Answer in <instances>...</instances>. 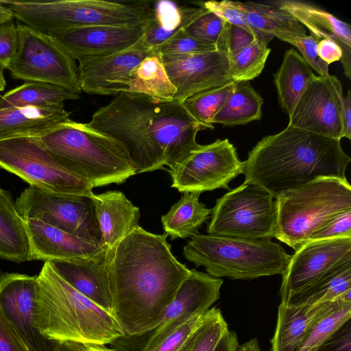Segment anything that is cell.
I'll return each instance as SVG.
<instances>
[{"instance_id": "47", "label": "cell", "mask_w": 351, "mask_h": 351, "mask_svg": "<svg viewBox=\"0 0 351 351\" xmlns=\"http://www.w3.org/2000/svg\"><path fill=\"white\" fill-rule=\"evenodd\" d=\"M205 314L206 312L191 317L165 338L153 351H178L201 324Z\"/></svg>"}, {"instance_id": "31", "label": "cell", "mask_w": 351, "mask_h": 351, "mask_svg": "<svg viewBox=\"0 0 351 351\" xmlns=\"http://www.w3.org/2000/svg\"><path fill=\"white\" fill-rule=\"evenodd\" d=\"M341 299H351V262L334 269L281 302L291 306H302Z\"/></svg>"}, {"instance_id": "40", "label": "cell", "mask_w": 351, "mask_h": 351, "mask_svg": "<svg viewBox=\"0 0 351 351\" xmlns=\"http://www.w3.org/2000/svg\"><path fill=\"white\" fill-rule=\"evenodd\" d=\"M226 26V22L206 10L184 29L189 36L225 51Z\"/></svg>"}, {"instance_id": "19", "label": "cell", "mask_w": 351, "mask_h": 351, "mask_svg": "<svg viewBox=\"0 0 351 351\" xmlns=\"http://www.w3.org/2000/svg\"><path fill=\"white\" fill-rule=\"evenodd\" d=\"M153 52L145 47L141 38L133 46L121 51L78 60L82 91L102 95L125 93L135 69Z\"/></svg>"}, {"instance_id": "57", "label": "cell", "mask_w": 351, "mask_h": 351, "mask_svg": "<svg viewBox=\"0 0 351 351\" xmlns=\"http://www.w3.org/2000/svg\"><path fill=\"white\" fill-rule=\"evenodd\" d=\"M9 325V324H8ZM11 328V327H10ZM13 330V329H12ZM14 333L16 334V336L18 339V343L19 347V351H28L27 348L25 347V344L23 343L21 338L18 336V335L16 333V332L14 330Z\"/></svg>"}, {"instance_id": "5", "label": "cell", "mask_w": 351, "mask_h": 351, "mask_svg": "<svg viewBox=\"0 0 351 351\" xmlns=\"http://www.w3.org/2000/svg\"><path fill=\"white\" fill-rule=\"evenodd\" d=\"M39 138L93 188L121 184L136 174L125 146L88 123L69 119Z\"/></svg>"}, {"instance_id": "54", "label": "cell", "mask_w": 351, "mask_h": 351, "mask_svg": "<svg viewBox=\"0 0 351 351\" xmlns=\"http://www.w3.org/2000/svg\"><path fill=\"white\" fill-rule=\"evenodd\" d=\"M13 19L12 11L0 1V23L13 20Z\"/></svg>"}, {"instance_id": "15", "label": "cell", "mask_w": 351, "mask_h": 351, "mask_svg": "<svg viewBox=\"0 0 351 351\" xmlns=\"http://www.w3.org/2000/svg\"><path fill=\"white\" fill-rule=\"evenodd\" d=\"M37 276L0 273V312L28 351H58L60 343L43 337L34 326Z\"/></svg>"}, {"instance_id": "35", "label": "cell", "mask_w": 351, "mask_h": 351, "mask_svg": "<svg viewBox=\"0 0 351 351\" xmlns=\"http://www.w3.org/2000/svg\"><path fill=\"white\" fill-rule=\"evenodd\" d=\"M125 93L146 95L163 101L173 100L176 89L168 77L160 53H152L138 64Z\"/></svg>"}, {"instance_id": "4", "label": "cell", "mask_w": 351, "mask_h": 351, "mask_svg": "<svg viewBox=\"0 0 351 351\" xmlns=\"http://www.w3.org/2000/svg\"><path fill=\"white\" fill-rule=\"evenodd\" d=\"M34 326L58 343L106 345L125 336L111 314L80 293L44 263L37 276Z\"/></svg>"}, {"instance_id": "42", "label": "cell", "mask_w": 351, "mask_h": 351, "mask_svg": "<svg viewBox=\"0 0 351 351\" xmlns=\"http://www.w3.org/2000/svg\"><path fill=\"white\" fill-rule=\"evenodd\" d=\"M283 41L291 43L301 53L302 57L311 68L319 76L327 77L329 74L328 64L322 60L317 53L318 40L313 36L299 34L287 36Z\"/></svg>"}, {"instance_id": "16", "label": "cell", "mask_w": 351, "mask_h": 351, "mask_svg": "<svg viewBox=\"0 0 351 351\" xmlns=\"http://www.w3.org/2000/svg\"><path fill=\"white\" fill-rule=\"evenodd\" d=\"M351 262V237L310 241L296 250L282 275L281 301Z\"/></svg>"}, {"instance_id": "37", "label": "cell", "mask_w": 351, "mask_h": 351, "mask_svg": "<svg viewBox=\"0 0 351 351\" xmlns=\"http://www.w3.org/2000/svg\"><path fill=\"white\" fill-rule=\"evenodd\" d=\"M351 318V300L343 299L313 326L297 351H317Z\"/></svg>"}, {"instance_id": "1", "label": "cell", "mask_w": 351, "mask_h": 351, "mask_svg": "<svg viewBox=\"0 0 351 351\" xmlns=\"http://www.w3.org/2000/svg\"><path fill=\"white\" fill-rule=\"evenodd\" d=\"M167 237L139 226L109 247L111 315L127 336L153 330L191 273L173 255Z\"/></svg>"}, {"instance_id": "6", "label": "cell", "mask_w": 351, "mask_h": 351, "mask_svg": "<svg viewBox=\"0 0 351 351\" xmlns=\"http://www.w3.org/2000/svg\"><path fill=\"white\" fill-rule=\"evenodd\" d=\"M0 1L12 11L18 22L49 36L90 26L144 27L153 14V5L147 1Z\"/></svg>"}, {"instance_id": "12", "label": "cell", "mask_w": 351, "mask_h": 351, "mask_svg": "<svg viewBox=\"0 0 351 351\" xmlns=\"http://www.w3.org/2000/svg\"><path fill=\"white\" fill-rule=\"evenodd\" d=\"M92 196L55 194L29 186L21 193L15 204L23 219H39L103 245Z\"/></svg>"}, {"instance_id": "23", "label": "cell", "mask_w": 351, "mask_h": 351, "mask_svg": "<svg viewBox=\"0 0 351 351\" xmlns=\"http://www.w3.org/2000/svg\"><path fill=\"white\" fill-rule=\"evenodd\" d=\"M275 6L289 12L319 41L328 39L342 51L341 60L344 73L351 80V27L332 14L315 5L298 1H273Z\"/></svg>"}, {"instance_id": "17", "label": "cell", "mask_w": 351, "mask_h": 351, "mask_svg": "<svg viewBox=\"0 0 351 351\" xmlns=\"http://www.w3.org/2000/svg\"><path fill=\"white\" fill-rule=\"evenodd\" d=\"M169 79L176 89L173 100L182 104L201 91L234 82L225 51L161 55Z\"/></svg>"}, {"instance_id": "24", "label": "cell", "mask_w": 351, "mask_h": 351, "mask_svg": "<svg viewBox=\"0 0 351 351\" xmlns=\"http://www.w3.org/2000/svg\"><path fill=\"white\" fill-rule=\"evenodd\" d=\"M341 300L302 306H291L281 302L278 308L275 332L271 339V351H297L315 324Z\"/></svg>"}, {"instance_id": "55", "label": "cell", "mask_w": 351, "mask_h": 351, "mask_svg": "<svg viewBox=\"0 0 351 351\" xmlns=\"http://www.w3.org/2000/svg\"><path fill=\"white\" fill-rule=\"evenodd\" d=\"M85 351H116V350L106 347V345L89 344V345H85Z\"/></svg>"}, {"instance_id": "44", "label": "cell", "mask_w": 351, "mask_h": 351, "mask_svg": "<svg viewBox=\"0 0 351 351\" xmlns=\"http://www.w3.org/2000/svg\"><path fill=\"white\" fill-rule=\"evenodd\" d=\"M273 38V36L267 34L260 32L251 33L241 27L226 23L225 52L230 58L258 39L270 41Z\"/></svg>"}, {"instance_id": "46", "label": "cell", "mask_w": 351, "mask_h": 351, "mask_svg": "<svg viewBox=\"0 0 351 351\" xmlns=\"http://www.w3.org/2000/svg\"><path fill=\"white\" fill-rule=\"evenodd\" d=\"M18 47V32L13 20L0 23V68L8 69Z\"/></svg>"}, {"instance_id": "52", "label": "cell", "mask_w": 351, "mask_h": 351, "mask_svg": "<svg viewBox=\"0 0 351 351\" xmlns=\"http://www.w3.org/2000/svg\"><path fill=\"white\" fill-rule=\"evenodd\" d=\"M342 122L343 138L351 139V92L348 90L346 97L343 99Z\"/></svg>"}, {"instance_id": "20", "label": "cell", "mask_w": 351, "mask_h": 351, "mask_svg": "<svg viewBox=\"0 0 351 351\" xmlns=\"http://www.w3.org/2000/svg\"><path fill=\"white\" fill-rule=\"evenodd\" d=\"M144 27L90 26L69 29L51 36L75 60L112 54L135 45Z\"/></svg>"}, {"instance_id": "11", "label": "cell", "mask_w": 351, "mask_h": 351, "mask_svg": "<svg viewBox=\"0 0 351 351\" xmlns=\"http://www.w3.org/2000/svg\"><path fill=\"white\" fill-rule=\"evenodd\" d=\"M18 47L8 71L16 80L58 85L81 94L75 60L51 36L16 23Z\"/></svg>"}, {"instance_id": "51", "label": "cell", "mask_w": 351, "mask_h": 351, "mask_svg": "<svg viewBox=\"0 0 351 351\" xmlns=\"http://www.w3.org/2000/svg\"><path fill=\"white\" fill-rule=\"evenodd\" d=\"M239 347L237 333L228 329L221 337L213 351H238Z\"/></svg>"}, {"instance_id": "38", "label": "cell", "mask_w": 351, "mask_h": 351, "mask_svg": "<svg viewBox=\"0 0 351 351\" xmlns=\"http://www.w3.org/2000/svg\"><path fill=\"white\" fill-rule=\"evenodd\" d=\"M234 82L209 88L185 99L182 106L188 113L206 129L213 130L211 123L214 115L224 104Z\"/></svg>"}, {"instance_id": "45", "label": "cell", "mask_w": 351, "mask_h": 351, "mask_svg": "<svg viewBox=\"0 0 351 351\" xmlns=\"http://www.w3.org/2000/svg\"><path fill=\"white\" fill-rule=\"evenodd\" d=\"M351 237V210L342 211L329 219L311 236L310 241Z\"/></svg>"}, {"instance_id": "22", "label": "cell", "mask_w": 351, "mask_h": 351, "mask_svg": "<svg viewBox=\"0 0 351 351\" xmlns=\"http://www.w3.org/2000/svg\"><path fill=\"white\" fill-rule=\"evenodd\" d=\"M29 243V260L50 261L92 254L104 246L36 219H24Z\"/></svg>"}, {"instance_id": "30", "label": "cell", "mask_w": 351, "mask_h": 351, "mask_svg": "<svg viewBox=\"0 0 351 351\" xmlns=\"http://www.w3.org/2000/svg\"><path fill=\"white\" fill-rule=\"evenodd\" d=\"M199 192H184L181 198L161 217L165 233L176 239L198 234V230L210 217L211 209L199 202Z\"/></svg>"}, {"instance_id": "13", "label": "cell", "mask_w": 351, "mask_h": 351, "mask_svg": "<svg viewBox=\"0 0 351 351\" xmlns=\"http://www.w3.org/2000/svg\"><path fill=\"white\" fill-rule=\"evenodd\" d=\"M171 187L184 192L230 189L229 183L243 173V164L228 138L200 145L185 158L169 167Z\"/></svg>"}, {"instance_id": "25", "label": "cell", "mask_w": 351, "mask_h": 351, "mask_svg": "<svg viewBox=\"0 0 351 351\" xmlns=\"http://www.w3.org/2000/svg\"><path fill=\"white\" fill-rule=\"evenodd\" d=\"M63 103L42 106L0 109V141L16 137H40L69 119Z\"/></svg>"}, {"instance_id": "49", "label": "cell", "mask_w": 351, "mask_h": 351, "mask_svg": "<svg viewBox=\"0 0 351 351\" xmlns=\"http://www.w3.org/2000/svg\"><path fill=\"white\" fill-rule=\"evenodd\" d=\"M317 53L319 58L328 65L332 62L341 61L342 58L340 47L328 39H322L318 42Z\"/></svg>"}, {"instance_id": "50", "label": "cell", "mask_w": 351, "mask_h": 351, "mask_svg": "<svg viewBox=\"0 0 351 351\" xmlns=\"http://www.w3.org/2000/svg\"><path fill=\"white\" fill-rule=\"evenodd\" d=\"M0 351H19L18 339L0 312Z\"/></svg>"}, {"instance_id": "10", "label": "cell", "mask_w": 351, "mask_h": 351, "mask_svg": "<svg viewBox=\"0 0 351 351\" xmlns=\"http://www.w3.org/2000/svg\"><path fill=\"white\" fill-rule=\"evenodd\" d=\"M208 234L247 239L275 238L277 200L261 186L243 182L217 199Z\"/></svg>"}, {"instance_id": "27", "label": "cell", "mask_w": 351, "mask_h": 351, "mask_svg": "<svg viewBox=\"0 0 351 351\" xmlns=\"http://www.w3.org/2000/svg\"><path fill=\"white\" fill-rule=\"evenodd\" d=\"M206 11L202 6L179 5L167 0L157 1L153 5L152 18L144 26L142 39L145 47L153 51Z\"/></svg>"}, {"instance_id": "34", "label": "cell", "mask_w": 351, "mask_h": 351, "mask_svg": "<svg viewBox=\"0 0 351 351\" xmlns=\"http://www.w3.org/2000/svg\"><path fill=\"white\" fill-rule=\"evenodd\" d=\"M80 93L43 82H25L0 97V109L55 105L80 98Z\"/></svg>"}, {"instance_id": "14", "label": "cell", "mask_w": 351, "mask_h": 351, "mask_svg": "<svg viewBox=\"0 0 351 351\" xmlns=\"http://www.w3.org/2000/svg\"><path fill=\"white\" fill-rule=\"evenodd\" d=\"M343 88L335 75L316 76L289 114V125L341 141Z\"/></svg>"}, {"instance_id": "2", "label": "cell", "mask_w": 351, "mask_h": 351, "mask_svg": "<svg viewBox=\"0 0 351 351\" xmlns=\"http://www.w3.org/2000/svg\"><path fill=\"white\" fill-rule=\"evenodd\" d=\"M88 125L125 146L136 174L182 160L199 147L196 135L206 130L182 104L132 93L115 95Z\"/></svg>"}, {"instance_id": "41", "label": "cell", "mask_w": 351, "mask_h": 351, "mask_svg": "<svg viewBox=\"0 0 351 351\" xmlns=\"http://www.w3.org/2000/svg\"><path fill=\"white\" fill-rule=\"evenodd\" d=\"M219 50L217 47L189 36L180 29L153 51L160 55L194 54Z\"/></svg>"}, {"instance_id": "39", "label": "cell", "mask_w": 351, "mask_h": 351, "mask_svg": "<svg viewBox=\"0 0 351 351\" xmlns=\"http://www.w3.org/2000/svg\"><path fill=\"white\" fill-rule=\"evenodd\" d=\"M228 330L227 322L220 309L210 308L206 312L201 324L178 351H213Z\"/></svg>"}, {"instance_id": "9", "label": "cell", "mask_w": 351, "mask_h": 351, "mask_svg": "<svg viewBox=\"0 0 351 351\" xmlns=\"http://www.w3.org/2000/svg\"><path fill=\"white\" fill-rule=\"evenodd\" d=\"M0 168L45 192L91 197L93 187L47 149L39 137L0 141Z\"/></svg>"}, {"instance_id": "29", "label": "cell", "mask_w": 351, "mask_h": 351, "mask_svg": "<svg viewBox=\"0 0 351 351\" xmlns=\"http://www.w3.org/2000/svg\"><path fill=\"white\" fill-rule=\"evenodd\" d=\"M311 68L294 49H288L274 75L278 103L289 114L304 90L315 77Z\"/></svg>"}, {"instance_id": "43", "label": "cell", "mask_w": 351, "mask_h": 351, "mask_svg": "<svg viewBox=\"0 0 351 351\" xmlns=\"http://www.w3.org/2000/svg\"><path fill=\"white\" fill-rule=\"evenodd\" d=\"M208 11L221 18L225 22L241 27L251 33H256L247 24L245 14L238 1L223 0L208 1L199 3Z\"/></svg>"}, {"instance_id": "32", "label": "cell", "mask_w": 351, "mask_h": 351, "mask_svg": "<svg viewBox=\"0 0 351 351\" xmlns=\"http://www.w3.org/2000/svg\"><path fill=\"white\" fill-rule=\"evenodd\" d=\"M263 99L249 82H234L224 104L211 120L224 126L247 124L262 117Z\"/></svg>"}, {"instance_id": "8", "label": "cell", "mask_w": 351, "mask_h": 351, "mask_svg": "<svg viewBox=\"0 0 351 351\" xmlns=\"http://www.w3.org/2000/svg\"><path fill=\"white\" fill-rule=\"evenodd\" d=\"M275 238L295 251L339 213L351 210L347 179L320 178L280 194L277 198Z\"/></svg>"}, {"instance_id": "48", "label": "cell", "mask_w": 351, "mask_h": 351, "mask_svg": "<svg viewBox=\"0 0 351 351\" xmlns=\"http://www.w3.org/2000/svg\"><path fill=\"white\" fill-rule=\"evenodd\" d=\"M317 351H351V322L345 323Z\"/></svg>"}, {"instance_id": "3", "label": "cell", "mask_w": 351, "mask_h": 351, "mask_svg": "<svg viewBox=\"0 0 351 351\" xmlns=\"http://www.w3.org/2000/svg\"><path fill=\"white\" fill-rule=\"evenodd\" d=\"M341 141L287 125L263 137L243 164L245 182L257 184L277 198L320 178L346 179L350 157Z\"/></svg>"}, {"instance_id": "7", "label": "cell", "mask_w": 351, "mask_h": 351, "mask_svg": "<svg viewBox=\"0 0 351 351\" xmlns=\"http://www.w3.org/2000/svg\"><path fill=\"white\" fill-rule=\"evenodd\" d=\"M185 258L215 277L253 280L282 275L291 255L271 239H247L213 234L191 237L183 248Z\"/></svg>"}, {"instance_id": "36", "label": "cell", "mask_w": 351, "mask_h": 351, "mask_svg": "<svg viewBox=\"0 0 351 351\" xmlns=\"http://www.w3.org/2000/svg\"><path fill=\"white\" fill-rule=\"evenodd\" d=\"M269 40L258 39L229 59L230 74L234 82H249L258 77L271 51Z\"/></svg>"}, {"instance_id": "18", "label": "cell", "mask_w": 351, "mask_h": 351, "mask_svg": "<svg viewBox=\"0 0 351 351\" xmlns=\"http://www.w3.org/2000/svg\"><path fill=\"white\" fill-rule=\"evenodd\" d=\"M223 280L191 269L152 331L141 351H153L165 338L193 316L206 312L219 298Z\"/></svg>"}, {"instance_id": "26", "label": "cell", "mask_w": 351, "mask_h": 351, "mask_svg": "<svg viewBox=\"0 0 351 351\" xmlns=\"http://www.w3.org/2000/svg\"><path fill=\"white\" fill-rule=\"evenodd\" d=\"M103 246L112 247L139 226L140 210L119 191L93 194Z\"/></svg>"}, {"instance_id": "28", "label": "cell", "mask_w": 351, "mask_h": 351, "mask_svg": "<svg viewBox=\"0 0 351 351\" xmlns=\"http://www.w3.org/2000/svg\"><path fill=\"white\" fill-rule=\"evenodd\" d=\"M0 258L29 261V243L24 219L9 191L0 187Z\"/></svg>"}, {"instance_id": "56", "label": "cell", "mask_w": 351, "mask_h": 351, "mask_svg": "<svg viewBox=\"0 0 351 351\" xmlns=\"http://www.w3.org/2000/svg\"><path fill=\"white\" fill-rule=\"evenodd\" d=\"M3 69L0 68V93L3 91L6 86V81L3 75Z\"/></svg>"}, {"instance_id": "53", "label": "cell", "mask_w": 351, "mask_h": 351, "mask_svg": "<svg viewBox=\"0 0 351 351\" xmlns=\"http://www.w3.org/2000/svg\"><path fill=\"white\" fill-rule=\"evenodd\" d=\"M238 351H261V349L257 339L253 338L239 346Z\"/></svg>"}, {"instance_id": "33", "label": "cell", "mask_w": 351, "mask_h": 351, "mask_svg": "<svg viewBox=\"0 0 351 351\" xmlns=\"http://www.w3.org/2000/svg\"><path fill=\"white\" fill-rule=\"evenodd\" d=\"M248 25L254 31L282 40L287 36L306 34L304 27L291 14L276 7L251 1L239 2Z\"/></svg>"}, {"instance_id": "21", "label": "cell", "mask_w": 351, "mask_h": 351, "mask_svg": "<svg viewBox=\"0 0 351 351\" xmlns=\"http://www.w3.org/2000/svg\"><path fill=\"white\" fill-rule=\"evenodd\" d=\"M109 247L82 257L49 261L69 285L111 314L108 278Z\"/></svg>"}]
</instances>
